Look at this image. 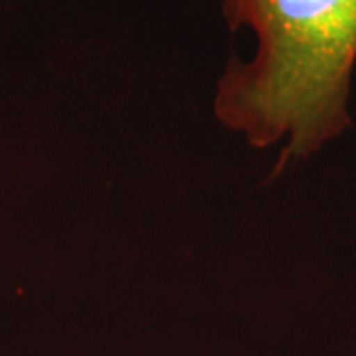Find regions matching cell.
I'll list each match as a JSON object with an SVG mask.
<instances>
[{"label": "cell", "instance_id": "obj_1", "mask_svg": "<svg viewBox=\"0 0 356 356\" xmlns=\"http://www.w3.org/2000/svg\"><path fill=\"white\" fill-rule=\"evenodd\" d=\"M224 14L234 30H254L257 51L232 62L218 83L222 123L261 149L287 139L281 163L348 127L356 0H224Z\"/></svg>", "mask_w": 356, "mask_h": 356}]
</instances>
